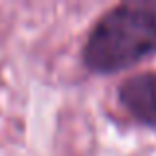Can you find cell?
Returning <instances> with one entry per match:
<instances>
[{
  "mask_svg": "<svg viewBox=\"0 0 156 156\" xmlns=\"http://www.w3.org/2000/svg\"><path fill=\"white\" fill-rule=\"evenodd\" d=\"M156 51V0L125 2L93 28L83 51L89 69L111 73Z\"/></svg>",
  "mask_w": 156,
  "mask_h": 156,
  "instance_id": "obj_1",
  "label": "cell"
},
{
  "mask_svg": "<svg viewBox=\"0 0 156 156\" xmlns=\"http://www.w3.org/2000/svg\"><path fill=\"white\" fill-rule=\"evenodd\" d=\"M121 101L140 122L156 126V73H140L121 85Z\"/></svg>",
  "mask_w": 156,
  "mask_h": 156,
  "instance_id": "obj_2",
  "label": "cell"
}]
</instances>
